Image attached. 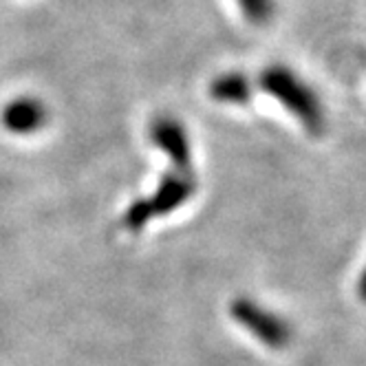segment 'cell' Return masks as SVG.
Listing matches in <instances>:
<instances>
[{
	"label": "cell",
	"mask_w": 366,
	"mask_h": 366,
	"mask_svg": "<svg viewBox=\"0 0 366 366\" xmlns=\"http://www.w3.org/2000/svg\"><path fill=\"white\" fill-rule=\"evenodd\" d=\"M258 86L263 93L272 95L292 117H296L309 135H322L327 126L325 104L316 89L302 80L292 66H265L258 75Z\"/></svg>",
	"instance_id": "6da1fadb"
},
{
	"label": "cell",
	"mask_w": 366,
	"mask_h": 366,
	"mask_svg": "<svg viewBox=\"0 0 366 366\" xmlns=\"http://www.w3.org/2000/svg\"><path fill=\"white\" fill-rule=\"evenodd\" d=\"M199 188L197 177L192 170H170L166 172L152 194L139 197L126 207L122 217V225L128 232H139L150 221L172 214L174 210L186 205Z\"/></svg>",
	"instance_id": "7a4b0ae2"
},
{
	"label": "cell",
	"mask_w": 366,
	"mask_h": 366,
	"mask_svg": "<svg viewBox=\"0 0 366 366\" xmlns=\"http://www.w3.org/2000/svg\"><path fill=\"white\" fill-rule=\"evenodd\" d=\"M229 316L239 327H243L252 337L269 349H285L292 342L294 329L290 320L280 313L267 309L249 296H237L229 302Z\"/></svg>",
	"instance_id": "3957f363"
},
{
	"label": "cell",
	"mask_w": 366,
	"mask_h": 366,
	"mask_svg": "<svg viewBox=\"0 0 366 366\" xmlns=\"http://www.w3.org/2000/svg\"><path fill=\"white\" fill-rule=\"evenodd\" d=\"M148 137L172 162L174 170H192V146L183 122L172 115L154 117L148 126Z\"/></svg>",
	"instance_id": "277c9868"
},
{
	"label": "cell",
	"mask_w": 366,
	"mask_h": 366,
	"mask_svg": "<svg viewBox=\"0 0 366 366\" xmlns=\"http://www.w3.org/2000/svg\"><path fill=\"white\" fill-rule=\"evenodd\" d=\"M49 122L46 104L38 97L22 95L11 99L0 113V124L11 135H34L42 130Z\"/></svg>",
	"instance_id": "5b68a950"
},
{
	"label": "cell",
	"mask_w": 366,
	"mask_h": 366,
	"mask_svg": "<svg viewBox=\"0 0 366 366\" xmlns=\"http://www.w3.org/2000/svg\"><path fill=\"white\" fill-rule=\"evenodd\" d=\"M207 93L219 104L243 107V104H247L254 97V82L243 71H225L210 82Z\"/></svg>",
	"instance_id": "8992f818"
},
{
	"label": "cell",
	"mask_w": 366,
	"mask_h": 366,
	"mask_svg": "<svg viewBox=\"0 0 366 366\" xmlns=\"http://www.w3.org/2000/svg\"><path fill=\"white\" fill-rule=\"evenodd\" d=\"M237 7L254 27H265L276 16V0H237Z\"/></svg>",
	"instance_id": "52a82bcc"
},
{
	"label": "cell",
	"mask_w": 366,
	"mask_h": 366,
	"mask_svg": "<svg viewBox=\"0 0 366 366\" xmlns=\"http://www.w3.org/2000/svg\"><path fill=\"white\" fill-rule=\"evenodd\" d=\"M357 296L366 302V265L360 274V280H357Z\"/></svg>",
	"instance_id": "ba28073f"
}]
</instances>
